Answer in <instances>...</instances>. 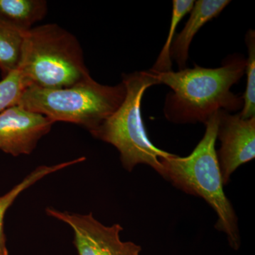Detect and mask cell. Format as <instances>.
<instances>
[{"label":"cell","instance_id":"obj_1","mask_svg":"<svg viewBox=\"0 0 255 255\" xmlns=\"http://www.w3.org/2000/svg\"><path fill=\"white\" fill-rule=\"evenodd\" d=\"M246 58L234 54L224 60L222 66L194 68L157 73L148 70L159 85H167L164 106L165 118L174 124L204 123L220 110L237 112L243 107V97L231 92L246 73Z\"/></svg>","mask_w":255,"mask_h":255},{"label":"cell","instance_id":"obj_2","mask_svg":"<svg viewBox=\"0 0 255 255\" xmlns=\"http://www.w3.org/2000/svg\"><path fill=\"white\" fill-rule=\"evenodd\" d=\"M204 137L190 155L170 154L160 159V175L187 194L204 199L217 215V231L227 236L230 246L238 251L241 240L238 217L225 194L224 184L216 150L218 112L206 122Z\"/></svg>","mask_w":255,"mask_h":255},{"label":"cell","instance_id":"obj_3","mask_svg":"<svg viewBox=\"0 0 255 255\" xmlns=\"http://www.w3.org/2000/svg\"><path fill=\"white\" fill-rule=\"evenodd\" d=\"M29 87L60 89L91 78L75 36L54 23L32 28L25 33L18 67Z\"/></svg>","mask_w":255,"mask_h":255},{"label":"cell","instance_id":"obj_4","mask_svg":"<svg viewBox=\"0 0 255 255\" xmlns=\"http://www.w3.org/2000/svg\"><path fill=\"white\" fill-rule=\"evenodd\" d=\"M126 87L122 105L91 132L97 138L114 145L120 153L124 168L131 172L137 164L150 166L159 174L160 159L170 155L156 147L147 137L141 114L142 97L149 87L159 85L149 70L124 74Z\"/></svg>","mask_w":255,"mask_h":255},{"label":"cell","instance_id":"obj_5","mask_svg":"<svg viewBox=\"0 0 255 255\" xmlns=\"http://www.w3.org/2000/svg\"><path fill=\"white\" fill-rule=\"evenodd\" d=\"M125 96L123 82L108 86L91 78L64 88L28 87L18 105L48 117L53 123L78 124L92 132L119 108Z\"/></svg>","mask_w":255,"mask_h":255},{"label":"cell","instance_id":"obj_6","mask_svg":"<svg viewBox=\"0 0 255 255\" xmlns=\"http://www.w3.org/2000/svg\"><path fill=\"white\" fill-rule=\"evenodd\" d=\"M46 214L68 225L74 233L79 255H140L141 247L121 240L120 224L105 226L89 214H73L47 208Z\"/></svg>","mask_w":255,"mask_h":255},{"label":"cell","instance_id":"obj_7","mask_svg":"<svg viewBox=\"0 0 255 255\" xmlns=\"http://www.w3.org/2000/svg\"><path fill=\"white\" fill-rule=\"evenodd\" d=\"M218 159L224 186L233 172L255 157V117L243 119L239 113L218 112Z\"/></svg>","mask_w":255,"mask_h":255},{"label":"cell","instance_id":"obj_8","mask_svg":"<svg viewBox=\"0 0 255 255\" xmlns=\"http://www.w3.org/2000/svg\"><path fill=\"white\" fill-rule=\"evenodd\" d=\"M53 124L41 114L13 106L0 114V150L15 157L29 155Z\"/></svg>","mask_w":255,"mask_h":255},{"label":"cell","instance_id":"obj_9","mask_svg":"<svg viewBox=\"0 0 255 255\" xmlns=\"http://www.w3.org/2000/svg\"><path fill=\"white\" fill-rule=\"evenodd\" d=\"M230 2L229 0H197L194 1L185 26L174 37L171 47V58L177 63L179 70L187 68L189 48L196 33L206 23L219 16Z\"/></svg>","mask_w":255,"mask_h":255},{"label":"cell","instance_id":"obj_10","mask_svg":"<svg viewBox=\"0 0 255 255\" xmlns=\"http://www.w3.org/2000/svg\"><path fill=\"white\" fill-rule=\"evenodd\" d=\"M43 0H0V19L26 33L47 14Z\"/></svg>","mask_w":255,"mask_h":255},{"label":"cell","instance_id":"obj_11","mask_svg":"<svg viewBox=\"0 0 255 255\" xmlns=\"http://www.w3.org/2000/svg\"><path fill=\"white\" fill-rule=\"evenodd\" d=\"M85 157H79L78 159L68 162H62V163L54 164L51 166H40L35 169L33 172L28 174L21 182L18 183L9 192L4 195L0 196V255H9L7 248H6V236L4 231V219L6 211L13 203L16 200L23 191L31 187L33 184L41 180L43 177L61 169L66 168L73 164L80 163L85 161Z\"/></svg>","mask_w":255,"mask_h":255},{"label":"cell","instance_id":"obj_12","mask_svg":"<svg viewBox=\"0 0 255 255\" xmlns=\"http://www.w3.org/2000/svg\"><path fill=\"white\" fill-rule=\"evenodd\" d=\"M25 33L0 19V70L4 76L19 65Z\"/></svg>","mask_w":255,"mask_h":255},{"label":"cell","instance_id":"obj_13","mask_svg":"<svg viewBox=\"0 0 255 255\" xmlns=\"http://www.w3.org/2000/svg\"><path fill=\"white\" fill-rule=\"evenodd\" d=\"M194 0H174L172 1V18L169 26L168 36L162 50L157 57L155 64L150 69L157 73H167L172 71V60L170 50L175 37V32L179 22L186 14L190 12L194 4Z\"/></svg>","mask_w":255,"mask_h":255},{"label":"cell","instance_id":"obj_14","mask_svg":"<svg viewBox=\"0 0 255 255\" xmlns=\"http://www.w3.org/2000/svg\"><path fill=\"white\" fill-rule=\"evenodd\" d=\"M248 57L246 58V73L247 85L246 92L242 96L243 107L240 116L243 119L255 117V32L249 30L246 36Z\"/></svg>","mask_w":255,"mask_h":255},{"label":"cell","instance_id":"obj_15","mask_svg":"<svg viewBox=\"0 0 255 255\" xmlns=\"http://www.w3.org/2000/svg\"><path fill=\"white\" fill-rule=\"evenodd\" d=\"M28 82L19 68L11 72L0 81V114L17 105Z\"/></svg>","mask_w":255,"mask_h":255}]
</instances>
